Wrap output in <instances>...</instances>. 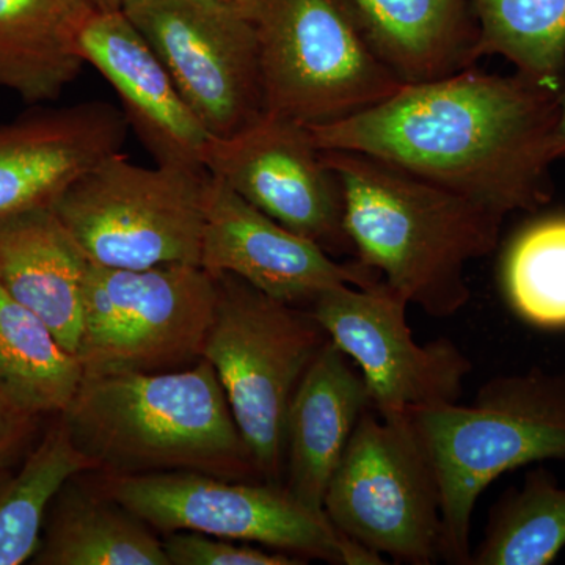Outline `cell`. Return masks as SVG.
Masks as SVG:
<instances>
[{
  "label": "cell",
  "mask_w": 565,
  "mask_h": 565,
  "mask_svg": "<svg viewBox=\"0 0 565 565\" xmlns=\"http://www.w3.org/2000/svg\"><path fill=\"white\" fill-rule=\"evenodd\" d=\"M561 93L471 66L401 85L370 109L310 131L319 150L373 156L505 218L552 200Z\"/></svg>",
  "instance_id": "1"
},
{
  "label": "cell",
  "mask_w": 565,
  "mask_h": 565,
  "mask_svg": "<svg viewBox=\"0 0 565 565\" xmlns=\"http://www.w3.org/2000/svg\"><path fill=\"white\" fill-rule=\"evenodd\" d=\"M95 470L61 416L17 471L0 473V565L33 559L57 494L74 476Z\"/></svg>",
  "instance_id": "23"
},
{
  "label": "cell",
  "mask_w": 565,
  "mask_h": 565,
  "mask_svg": "<svg viewBox=\"0 0 565 565\" xmlns=\"http://www.w3.org/2000/svg\"><path fill=\"white\" fill-rule=\"evenodd\" d=\"M35 419L29 418L21 412H18L0 394V471L9 465L10 460L17 455L18 449L31 433L32 423Z\"/></svg>",
  "instance_id": "28"
},
{
  "label": "cell",
  "mask_w": 565,
  "mask_h": 565,
  "mask_svg": "<svg viewBox=\"0 0 565 565\" xmlns=\"http://www.w3.org/2000/svg\"><path fill=\"white\" fill-rule=\"evenodd\" d=\"M170 565H300L303 559L288 553L259 548L248 542L177 531L162 541Z\"/></svg>",
  "instance_id": "27"
},
{
  "label": "cell",
  "mask_w": 565,
  "mask_h": 565,
  "mask_svg": "<svg viewBox=\"0 0 565 565\" xmlns=\"http://www.w3.org/2000/svg\"><path fill=\"white\" fill-rule=\"evenodd\" d=\"M182 98L211 137L228 139L267 114L258 33L225 0H122Z\"/></svg>",
  "instance_id": "11"
},
{
  "label": "cell",
  "mask_w": 565,
  "mask_h": 565,
  "mask_svg": "<svg viewBox=\"0 0 565 565\" xmlns=\"http://www.w3.org/2000/svg\"><path fill=\"white\" fill-rule=\"evenodd\" d=\"M267 114L315 128L345 120L399 90L351 0H255Z\"/></svg>",
  "instance_id": "6"
},
{
  "label": "cell",
  "mask_w": 565,
  "mask_h": 565,
  "mask_svg": "<svg viewBox=\"0 0 565 565\" xmlns=\"http://www.w3.org/2000/svg\"><path fill=\"white\" fill-rule=\"evenodd\" d=\"M553 159L565 161V87L561 93L559 115H557L555 134H553Z\"/></svg>",
  "instance_id": "29"
},
{
  "label": "cell",
  "mask_w": 565,
  "mask_h": 565,
  "mask_svg": "<svg viewBox=\"0 0 565 565\" xmlns=\"http://www.w3.org/2000/svg\"><path fill=\"white\" fill-rule=\"evenodd\" d=\"M92 0H0V88L24 102H55L79 76L81 33Z\"/></svg>",
  "instance_id": "20"
},
{
  "label": "cell",
  "mask_w": 565,
  "mask_h": 565,
  "mask_svg": "<svg viewBox=\"0 0 565 565\" xmlns=\"http://www.w3.org/2000/svg\"><path fill=\"white\" fill-rule=\"evenodd\" d=\"M79 46L84 62L117 93L129 129L156 163L203 167L210 134L121 10L96 11L81 33Z\"/></svg>",
  "instance_id": "16"
},
{
  "label": "cell",
  "mask_w": 565,
  "mask_h": 565,
  "mask_svg": "<svg viewBox=\"0 0 565 565\" xmlns=\"http://www.w3.org/2000/svg\"><path fill=\"white\" fill-rule=\"evenodd\" d=\"M433 467L441 503V561L468 565L475 505L500 476L565 462V373L531 370L486 382L468 405L404 412Z\"/></svg>",
  "instance_id": "4"
},
{
  "label": "cell",
  "mask_w": 565,
  "mask_h": 565,
  "mask_svg": "<svg viewBox=\"0 0 565 565\" xmlns=\"http://www.w3.org/2000/svg\"><path fill=\"white\" fill-rule=\"evenodd\" d=\"M323 512L382 559L441 561L440 490L407 415L364 412L327 487Z\"/></svg>",
  "instance_id": "10"
},
{
  "label": "cell",
  "mask_w": 565,
  "mask_h": 565,
  "mask_svg": "<svg viewBox=\"0 0 565 565\" xmlns=\"http://www.w3.org/2000/svg\"><path fill=\"white\" fill-rule=\"evenodd\" d=\"M93 6L98 11H117L121 10L122 0H92Z\"/></svg>",
  "instance_id": "30"
},
{
  "label": "cell",
  "mask_w": 565,
  "mask_h": 565,
  "mask_svg": "<svg viewBox=\"0 0 565 565\" xmlns=\"http://www.w3.org/2000/svg\"><path fill=\"white\" fill-rule=\"evenodd\" d=\"M366 39L403 84L471 68L479 31L470 0H351Z\"/></svg>",
  "instance_id": "19"
},
{
  "label": "cell",
  "mask_w": 565,
  "mask_h": 565,
  "mask_svg": "<svg viewBox=\"0 0 565 565\" xmlns=\"http://www.w3.org/2000/svg\"><path fill=\"white\" fill-rule=\"evenodd\" d=\"M200 266L232 274L275 299L308 305L337 285L373 286L381 275L353 259L340 263L211 177Z\"/></svg>",
  "instance_id": "14"
},
{
  "label": "cell",
  "mask_w": 565,
  "mask_h": 565,
  "mask_svg": "<svg viewBox=\"0 0 565 565\" xmlns=\"http://www.w3.org/2000/svg\"><path fill=\"white\" fill-rule=\"evenodd\" d=\"M96 470H189L263 481L210 362L163 373L84 375L61 415Z\"/></svg>",
  "instance_id": "3"
},
{
  "label": "cell",
  "mask_w": 565,
  "mask_h": 565,
  "mask_svg": "<svg viewBox=\"0 0 565 565\" xmlns=\"http://www.w3.org/2000/svg\"><path fill=\"white\" fill-rule=\"evenodd\" d=\"M565 548V489L544 467L493 504L468 565H546Z\"/></svg>",
  "instance_id": "24"
},
{
  "label": "cell",
  "mask_w": 565,
  "mask_h": 565,
  "mask_svg": "<svg viewBox=\"0 0 565 565\" xmlns=\"http://www.w3.org/2000/svg\"><path fill=\"white\" fill-rule=\"evenodd\" d=\"M129 125L106 102L47 109L0 126V222L54 206L73 182L121 152Z\"/></svg>",
  "instance_id": "15"
},
{
  "label": "cell",
  "mask_w": 565,
  "mask_h": 565,
  "mask_svg": "<svg viewBox=\"0 0 565 565\" xmlns=\"http://www.w3.org/2000/svg\"><path fill=\"white\" fill-rule=\"evenodd\" d=\"M210 182L204 167H143L117 152L73 182L52 210L98 266H200Z\"/></svg>",
  "instance_id": "7"
},
{
  "label": "cell",
  "mask_w": 565,
  "mask_h": 565,
  "mask_svg": "<svg viewBox=\"0 0 565 565\" xmlns=\"http://www.w3.org/2000/svg\"><path fill=\"white\" fill-rule=\"evenodd\" d=\"M150 525L102 490L73 479L52 503L33 563L39 565H170Z\"/></svg>",
  "instance_id": "21"
},
{
  "label": "cell",
  "mask_w": 565,
  "mask_h": 565,
  "mask_svg": "<svg viewBox=\"0 0 565 565\" xmlns=\"http://www.w3.org/2000/svg\"><path fill=\"white\" fill-rule=\"evenodd\" d=\"M214 277L217 302L203 359L221 381L263 481L282 484L289 405L330 338L310 310L232 274Z\"/></svg>",
  "instance_id": "5"
},
{
  "label": "cell",
  "mask_w": 565,
  "mask_h": 565,
  "mask_svg": "<svg viewBox=\"0 0 565 565\" xmlns=\"http://www.w3.org/2000/svg\"><path fill=\"white\" fill-rule=\"evenodd\" d=\"M505 296L516 315L542 329L565 327V217L534 223L504 259Z\"/></svg>",
  "instance_id": "26"
},
{
  "label": "cell",
  "mask_w": 565,
  "mask_h": 565,
  "mask_svg": "<svg viewBox=\"0 0 565 565\" xmlns=\"http://www.w3.org/2000/svg\"><path fill=\"white\" fill-rule=\"evenodd\" d=\"M478 58L500 55L552 90L565 87V0H470Z\"/></svg>",
  "instance_id": "25"
},
{
  "label": "cell",
  "mask_w": 565,
  "mask_h": 565,
  "mask_svg": "<svg viewBox=\"0 0 565 565\" xmlns=\"http://www.w3.org/2000/svg\"><path fill=\"white\" fill-rule=\"evenodd\" d=\"M82 379L77 356L0 285V394L29 418L62 415Z\"/></svg>",
  "instance_id": "22"
},
{
  "label": "cell",
  "mask_w": 565,
  "mask_h": 565,
  "mask_svg": "<svg viewBox=\"0 0 565 565\" xmlns=\"http://www.w3.org/2000/svg\"><path fill=\"white\" fill-rule=\"evenodd\" d=\"M98 484L96 489L161 533L191 531L248 542L303 561L386 564L340 533L326 512L297 500L285 484L189 470L104 473Z\"/></svg>",
  "instance_id": "8"
},
{
  "label": "cell",
  "mask_w": 565,
  "mask_h": 565,
  "mask_svg": "<svg viewBox=\"0 0 565 565\" xmlns=\"http://www.w3.org/2000/svg\"><path fill=\"white\" fill-rule=\"evenodd\" d=\"M321 151L343 189L353 259L424 313H459L465 270L497 248L503 215L373 156Z\"/></svg>",
  "instance_id": "2"
},
{
  "label": "cell",
  "mask_w": 565,
  "mask_h": 565,
  "mask_svg": "<svg viewBox=\"0 0 565 565\" xmlns=\"http://www.w3.org/2000/svg\"><path fill=\"white\" fill-rule=\"evenodd\" d=\"M202 163L212 178L286 228L334 258H353L341 182L308 126L266 114L228 139L211 137Z\"/></svg>",
  "instance_id": "13"
},
{
  "label": "cell",
  "mask_w": 565,
  "mask_h": 565,
  "mask_svg": "<svg viewBox=\"0 0 565 565\" xmlns=\"http://www.w3.org/2000/svg\"><path fill=\"white\" fill-rule=\"evenodd\" d=\"M217 302L195 264L114 269L90 263L77 360L84 375L163 373L203 359Z\"/></svg>",
  "instance_id": "9"
},
{
  "label": "cell",
  "mask_w": 565,
  "mask_h": 565,
  "mask_svg": "<svg viewBox=\"0 0 565 565\" xmlns=\"http://www.w3.org/2000/svg\"><path fill=\"white\" fill-rule=\"evenodd\" d=\"M225 2L236 3V6L243 7V9L250 11L255 0H225Z\"/></svg>",
  "instance_id": "31"
},
{
  "label": "cell",
  "mask_w": 565,
  "mask_h": 565,
  "mask_svg": "<svg viewBox=\"0 0 565 565\" xmlns=\"http://www.w3.org/2000/svg\"><path fill=\"white\" fill-rule=\"evenodd\" d=\"M88 266L90 259L52 207L0 222V285L39 316L74 356Z\"/></svg>",
  "instance_id": "18"
},
{
  "label": "cell",
  "mask_w": 565,
  "mask_h": 565,
  "mask_svg": "<svg viewBox=\"0 0 565 565\" xmlns=\"http://www.w3.org/2000/svg\"><path fill=\"white\" fill-rule=\"evenodd\" d=\"M407 307L382 280L366 288L332 286L308 308L359 367L382 415L455 404L471 373L470 360L448 338L416 343Z\"/></svg>",
  "instance_id": "12"
},
{
  "label": "cell",
  "mask_w": 565,
  "mask_h": 565,
  "mask_svg": "<svg viewBox=\"0 0 565 565\" xmlns=\"http://www.w3.org/2000/svg\"><path fill=\"white\" fill-rule=\"evenodd\" d=\"M370 390L355 363L329 341L294 393L285 429L289 492L323 511V498L353 429L367 408Z\"/></svg>",
  "instance_id": "17"
}]
</instances>
